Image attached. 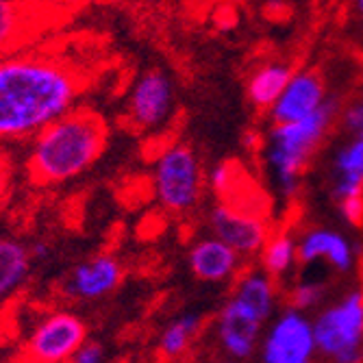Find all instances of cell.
<instances>
[{
  "mask_svg": "<svg viewBox=\"0 0 363 363\" xmlns=\"http://www.w3.org/2000/svg\"><path fill=\"white\" fill-rule=\"evenodd\" d=\"M33 270V259L28 246L13 235H0V303L11 296L28 281Z\"/></svg>",
  "mask_w": 363,
  "mask_h": 363,
  "instance_id": "obj_17",
  "label": "cell"
},
{
  "mask_svg": "<svg viewBox=\"0 0 363 363\" xmlns=\"http://www.w3.org/2000/svg\"><path fill=\"white\" fill-rule=\"evenodd\" d=\"M209 230L233 248L240 257H255L268 242V226L252 211L220 201L209 211Z\"/></svg>",
  "mask_w": 363,
  "mask_h": 363,
  "instance_id": "obj_12",
  "label": "cell"
},
{
  "mask_svg": "<svg viewBox=\"0 0 363 363\" xmlns=\"http://www.w3.org/2000/svg\"><path fill=\"white\" fill-rule=\"evenodd\" d=\"M318 354L333 363H363V289L354 287L313 320Z\"/></svg>",
  "mask_w": 363,
  "mask_h": 363,
  "instance_id": "obj_5",
  "label": "cell"
},
{
  "mask_svg": "<svg viewBox=\"0 0 363 363\" xmlns=\"http://www.w3.org/2000/svg\"><path fill=\"white\" fill-rule=\"evenodd\" d=\"M124 281V266L113 252H96L79 261L63 279V294L70 301L96 303L107 298Z\"/></svg>",
  "mask_w": 363,
  "mask_h": 363,
  "instance_id": "obj_10",
  "label": "cell"
},
{
  "mask_svg": "<svg viewBox=\"0 0 363 363\" xmlns=\"http://www.w3.org/2000/svg\"><path fill=\"white\" fill-rule=\"evenodd\" d=\"M259 257H261L263 272H268L272 279H283L296 268V263H298V244H296L291 235L279 233V235L268 238Z\"/></svg>",
  "mask_w": 363,
  "mask_h": 363,
  "instance_id": "obj_21",
  "label": "cell"
},
{
  "mask_svg": "<svg viewBox=\"0 0 363 363\" xmlns=\"http://www.w3.org/2000/svg\"><path fill=\"white\" fill-rule=\"evenodd\" d=\"M87 324L70 309H55L42 315L24 344L28 363H68L77 348L89 337Z\"/></svg>",
  "mask_w": 363,
  "mask_h": 363,
  "instance_id": "obj_9",
  "label": "cell"
},
{
  "mask_svg": "<svg viewBox=\"0 0 363 363\" xmlns=\"http://www.w3.org/2000/svg\"><path fill=\"white\" fill-rule=\"evenodd\" d=\"M177 109V87L161 68L144 70L128 89L124 124L135 133H152L168 124Z\"/></svg>",
  "mask_w": 363,
  "mask_h": 363,
  "instance_id": "obj_7",
  "label": "cell"
},
{
  "mask_svg": "<svg viewBox=\"0 0 363 363\" xmlns=\"http://www.w3.org/2000/svg\"><path fill=\"white\" fill-rule=\"evenodd\" d=\"M105 72L94 40L55 38L0 55V144L28 142L83 105Z\"/></svg>",
  "mask_w": 363,
  "mask_h": 363,
  "instance_id": "obj_1",
  "label": "cell"
},
{
  "mask_svg": "<svg viewBox=\"0 0 363 363\" xmlns=\"http://www.w3.org/2000/svg\"><path fill=\"white\" fill-rule=\"evenodd\" d=\"M70 16L50 0H0V55L48 38Z\"/></svg>",
  "mask_w": 363,
  "mask_h": 363,
  "instance_id": "obj_6",
  "label": "cell"
},
{
  "mask_svg": "<svg viewBox=\"0 0 363 363\" xmlns=\"http://www.w3.org/2000/svg\"><path fill=\"white\" fill-rule=\"evenodd\" d=\"M328 191L335 203L363 196V130L346 133V140L333 150Z\"/></svg>",
  "mask_w": 363,
  "mask_h": 363,
  "instance_id": "obj_15",
  "label": "cell"
},
{
  "mask_svg": "<svg viewBox=\"0 0 363 363\" xmlns=\"http://www.w3.org/2000/svg\"><path fill=\"white\" fill-rule=\"evenodd\" d=\"M203 318L198 313H183L170 320L159 335V352L166 359H177L187 352L196 335L201 333Z\"/></svg>",
  "mask_w": 363,
  "mask_h": 363,
  "instance_id": "obj_20",
  "label": "cell"
},
{
  "mask_svg": "<svg viewBox=\"0 0 363 363\" xmlns=\"http://www.w3.org/2000/svg\"><path fill=\"white\" fill-rule=\"evenodd\" d=\"M233 296L266 322L277 311V285H274V279L263 270L244 272L238 279Z\"/></svg>",
  "mask_w": 363,
  "mask_h": 363,
  "instance_id": "obj_19",
  "label": "cell"
},
{
  "mask_svg": "<svg viewBox=\"0 0 363 363\" xmlns=\"http://www.w3.org/2000/svg\"><path fill=\"white\" fill-rule=\"evenodd\" d=\"M218 363H244V361H235V359H228V357H226L224 361H218Z\"/></svg>",
  "mask_w": 363,
  "mask_h": 363,
  "instance_id": "obj_31",
  "label": "cell"
},
{
  "mask_svg": "<svg viewBox=\"0 0 363 363\" xmlns=\"http://www.w3.org/2000/svg\"><path fill=\"white\" fill-rule=\"evenodd\" d=\"M340 111V98L326 96V101L311 116L296 122L272 124L263 146V159L283 198L298 196L309 161L333 128Z\"/></svg>",
  "mask_w": 363,
  "mask_h": 363,
  "instance_id": "obj_3",
  "label": "cell"
},
{
  "mask_svg": "<svg viewBox=\"0 0 363 363\" xmlns=\"http://www.w3.org/2000/svg\"><path fill=\"white\" fill-rule=\"evenodd\" d=\"M354 9H357L359 18L363 20V0H354Z\"/></svg>",
  "mask_w": 363,
  "mask_h": 363,
  "instance_id": "obj_30",
  "label": "cell"
},
{
  "mask_svg": "<svg viewBox=\"0 0 363 363\" xmlns=\"http://www.w3.org/2000/svg\"><path fill=\"white\" fill-rule=\"evenodd\" d=\"M240 255L216 235L196 240L187 252L191 274L209 285H222L240 270Z\"/></svg>",
  "mask_w": 363,
  "mask_h": 363,
  "instance_id": "obj_16",
  "label": "cell"
},
{
  "mask_svg": "<svg viewBox=\"0 0 363 363\" xmlns=\"http://www.w3.org/2000/svg\"><path fill=\"white\" fill-rule=\"evenodd\" d=\"M326 89L322 79L311 72H294L291 79L287 81L285 89L277 98V103L268 109L272 124H285V122H296L311 116L324 101H326Z\"/></svg>",
  "mask_w": 363,
  "mask_h": 363,
  "instance_id": "obj_14",
  "label": "cell"
},
{
  "mask_svg": "<svg viewBox=\"0 0 363 363\" xmlns=\"http://www.w3.org/2000/svg\"><path fill=\"white\" fill-rule=\"evenodd\" d=\"M235 181H238L235 168H233V163H228V161L216 163V166L209 170V177H207V185L220 198H226L230 191H233Z\"/></svg>",
  "mask_w": 363,
  "mask_h": 363,
  "instance_id": "obj_24",
  "label": "cell"
},
{
  "mask_svg": "<svg viewBox=\"0 0 363 363\" xmlns=\"http://www.w3.org/2000/svg\"><path fill=\"white\" fill-rule=\"evenodd\" d=\"M52 5H57V7H61V9H65V11H74V9H79V7H83L87 0H50Z\"/></svg>",
  "mask_w": 363,
  "mask_h": 363,
  "instance_id": "obj_29",
  "label": "cell"
},
{
  "mask_svg": "<svg viewBox=\"0 0 363 363\" xmlns=\"http://www.w3.org/2000/svg\"><path fill=\"white\" fill-rule=\"evenodd\" d=\"M263 328H266V320L248 309L233 294L216 318V337L220 350L235 361H246L257 352Z\"/></svg>",
  "mask_w": 363,
  "mask_h": 363,
  "instance_id": "obj_11",
  "label": "cell"
},
{
  "mask_svg": "<svg viewBox=\"0 0 363 363\" xmlns=\"http://www.w3.org/2000/svg\"><path fill=\"white\" fill-rule=\"evenodd\" d=\"M340 120L344 126V133H361L363 130V98H357L350 105L342 107Z\"/></svg>",
  "mask_w": 363,
  "mask_h": 363,
  "instance_id": "obj_26",
  "label": "cell"
},
{
  "mask_svg": "<svg viewBox=\"0 0 363 363\" xmlns=\"http://www.w3.org/2000/svg\"><path fill=\"white\" fill-rule=\"evenodd\" d=\"M111 138L107 118L85 103L63 113L28 140L22 174L28 187L50 189L89 172Z\"/></svg>",
  "mask_w": 363,
  "mask_h": 363,
  "instance_id": "obj_2",
  "label": "cell"
},
{
  "mask_svg": "<svg viewBox=\"0 0 363 363\" xmlns=\"http://www.w3.org/2000/svg\"><path fill=\"white\" fill-rule=\"evenodd\" d=\"M291 74L294 70L287 63H281V61L263 63L261 68H257L248 77V83H246V98L250 101V105L268 111L277 103V98L285 89Z\"/></svg>",
  "mask_w": 363,
  "mask_h": 363,
  "instance_id": "obj_18",
  "label": "cell"
},
{
  "mask_svg": "<svg viewBox=\"0 0 363 363\" xmlns=\"http://www.w3.org/2000/svg\"><path fill=\"white\" fill-rule=\"evenodd\" d=\"M337 205V213L346 224L359 226L363 222V196L359 198H348V201L335 203Z\"/></svg>",
  "mask_w": 363,
  "mask_h": 363,
  "instance_id": "obj_27",
  "label": "cell"
},
{
  "mask_svg": "<svg viewBox=\"0 0 363 363\" xmlns=\"http://www.w3.org/2000/svg\"><path fill=\"white\" fill-rule=\"evenodd\" d=\"M18 183V159L7 144H0V213L11 201Z\"/></svg>",
  "mask_w": 363,
  "mask_h": 363,
  "instance_id": "obj_22",
  "label": "cell"
},
{
  "mask_svg": "<svg viewBox=\"0 0 363 363\" xmlns=\"http://www.w3.org/2000/svg\"><path fill=\"white\" fill-rule=\"evenodd\" d=\"M152 187L159 205L174 213H191L203 201L205 172L196 150L187 144H170L155 157Z\"/></svg>",
  "mask_w": 363,
  "mask_h": 363,
  "instance_id": "obj_4",
  "label": "cell"
},
{
  "mask_svg": "<svg viewBox=\"0 0 363 363\" xmlns=\"http://www.w3.org/2000/svg\"><path fill=\"white\" fill-rule=\"evenodd\" d=\"M324 298H326V285L322 281L307 279V281H301L294 285L291 296H289V305L307 313V311L315 309Z\"/></svg>",
  "mask_w": 363,
  "mask_h": 363,
  "instance_id": "obj_23",
  "label": "cell"
},
{
  "mask_svg": "<svg viewBox=\"0 0 363 363\" xmlns=\"http://www.w3.org/2000/svg\"><path fill=\"white\" fill-rule=\"evenodd\" d=\"M298 244V261L311 266L315 261H326L335 272L348 274L357 261L359 246L352 244L344 233L326 226H311L296 240Z\"/></svg>",
  "mask_w": 363,
  "mask_h": 363,
  "instance_id": "obj_13",
  "label": "cell"
},
{
  "mask_svg": "<svg viewBox=\"0 0 363 363\" xmlns=\"http://www.w3.org/2000/svg\"><path fill=\"white\" fill-rule=\"evenodd\" d=\"M28 250H30L33 263H44V261H48L50 255H52V248H50L46 242H35V244H30Z\"/></svg>",
  "mask_w": 363,
  "mask_h": 363,
  "instance_id": "obj_28",
  "label": "cell"
},
{
  "mask_svg": "<svg viewBox=\"0 0 363 363\" xmlns=\"http://www.w3.org/2000/svg\"><path fill=\"white\" fill-rule=\"evenodd\" d=\"M107 361V350L101 342H96V340H85L77 352L70 357L68 363H105Z\"/></svg>",
  "mask_w": 363,
  "mask_h": 363,
  "instance_id": "obj_25",
  "label": "cell"
},
{
  "mask_svg": "<svg viewBox=\"0 0 363 363\" xmlns=\"http://www.w3.org/2000/svg\"><path fill=\"white\" fill-rule=\"evenodd\" d=\"M257 352L259 363H313L318 346L311 318L291 305L285 307L263 328Z\"/></svg>",
  "mask_w": 363,
  "mask_h": 363,
  "instance_id": "obj_8",
  "label": "cell"
}]
</instances>
